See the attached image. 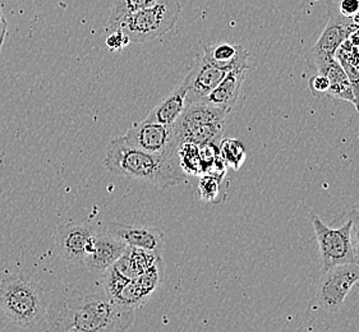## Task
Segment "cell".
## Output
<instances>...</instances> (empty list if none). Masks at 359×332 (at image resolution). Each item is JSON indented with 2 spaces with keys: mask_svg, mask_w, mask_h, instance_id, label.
<instances>
[{
  "mask_svg": "<svg viewBox=\"0 0 359 332\" xmlns=\"http://www.w3.org/2000/svg\"><path fill=\"white\" fill-rule=\"evenodd\" d=\"M46 316L54 332H128L135 322V311L105 293L62 298Z\"/></svg>",
  "mask_w": 359,
  "mask_h": 332,
  "instance_id": "cell-1",
  "label": "cell"
},
{
  "mask_svg": "<svg viewBox=\"0 0 359 332\" xmlns=\"http://www.w3.org/2000/svg\"><path fill=\"white\" fill-rule=\"evenodd\" d=\"M104 165L110 173L149 183L156 187H175L186 181L177 155H152L130 146L123 137L113 139L107 148Z\"/></svg>",
  "mask_w": 359,
  "mask_h": 332,
  "instance_id": "cell-2",
  "label": "cell"
},
{
  "mask_svg": "<svg viewBox=\"0 0 359 332\" xmlns=\"http://www.w3.org/2000/svg\"><path fill=\"white\" fill-rule=\"evenodd\" d=\"M43 290L27 277H7L0 284V311L13 325L29 328L48 314Z\"/></svg>",
  "mask_w": 359,
  "mask_h": 332,
  "instance_id": "cell-3",
  "label": "cell"
},
{
  "mask_svg": "<svg viewBox=\"0 0 359 332\" xmlns=\"http://www.w3.org/2000/svg\"><path fill=\"white\" fill-rule=\"evenodd\" d=\"M180 0H158L152 7L124 17L113 29H121L130 43H149L170 31L180 20Z\"/></svg>",
  "mask_w": 359,
  "mask_h": 332,
  "instance_id": "cell-4",
  "label": "cell"
},
{
  "mask_svg": "<svg viewBox=\"0 0 359 332\" xmlns=\"http://www.w3.org/2000/svg\"><path fill=\"white\" fill-rule=\"evenodd\" d=\"M312 226L316 235L318 253L323 272L337 266L355 263L353 256L352 220L349 219L341 228H330L320 217L312 216Z\"/></svg>",
  "mask_w": 359,
  "mask_h": 332,
  "instance_id": "cell-5",
  "label": "cell"
},
{
  "mask_svg": "<svg viewBox=\"0 0 359 332\" xmlns=\"http://www.w3.org/2000/svg\"><path fill=\"white\" fill-rule=\"evenodd\" d=\"M359 282V266L348 263L325 271L318 282L316 291L317 304L330 313L341 310L353 286Z\"/></svg>",
  "mask_w": 359,
  "mask_h": 332,
  "instance_id": "cell-6",
  "label": "cell"
},
{
  "mask_svg": "<svg viewBox=\"0 0 359 332\" xmlns=\"http://www.w3.org/2000/svg\"><path fill=\"white\" fill-rule=\"evenodd\" d=\"M123 138L130 146L152 155H175L172 148V125L144 120L130 125Z\"/></svg>",
  "mask_w": 359,
  "mask_h": 332,
  "instance_id": "cell-7",
  "label": "cell"
},
{
  "mask_svg": "<svg viewBox=\"0 0 359 332\" xmlns=\"http://www.w3.org/2000/svg\"><path fill=\"white\" fill-rule=\"evenodd\" d=\"M97 231V228L90 221L60 226L55 234L57 252L67 262L83 263Z\"/></svg>",
  "mask_w": 359,
  "mask_h": 332,
  "instance_id": "cell-8",
  "label": "cell"
},
{
  "mask_svg": "<svg viewBox=\"0 0 359 332\" xmlns=\"http://www.w3.org/2000/svg\"><path fill=\"white\" fill-rule=\"evenodd\" d=\"M358 29L353 18L341 15L339 8L331 9L329 6L327 25L316 45L307 54V59L335 58L339 48Z\"/></svg>",
  "mask_w": 359,
  "mask_h": 332,
  "instance_id": "cell-9",
  "label": "cell"
},
{
  "mask_svg": "<svg viewBox=\"0 0 359 332\" xmlns=\"http://www.w3.org/2000/svg\"><path fill=\"white\" fill-rule=\"evenodd\" d=\"M234 67L216 64L202 53L201 57L194 63L192 71L187 74L188 81H189L187 104L206 99L210 92H212L216 87L219 86V83L224 80V77Z\"/></svg>",
  "mask_w": 359,
  "mask_h": 332,
  "instance_id": "cell-10",
  "label": "cell"
},
{
  "mask_svg": "<svg viewBox=\"0 0 359 332\" xmlns=\"http://www.w3.org/2000/svg\"><path fill=\"white\" fill-rule=\"evenodd\" d=\"M104 230L127 247L161 254L164 249V233L158 228L142 225H127L110 221Z\"/></svg>",
  "mask_w": 359,
  "mask_h": 332,
  "instance_id": "cell-11",
  "label": "cell"
},
{
  "mask_svg": "<svg viewBox=\"0 0 359 332\" xmlns=\"http://www.w3.org/2000/svg\"><path fill=\"white\" fill-rule=\"evenodd\" d=\"M127 246L111 237L107 231H97L91 251L83 261L85 266L93 272H105L126 252Z\"/></svg>",
  "mask_w": 359,
  "mask_h": 332,
  "instance_id": "cell-12",
  "label": "cell"
},
{
  "mask_svg": "<svg viewBox=\"0 0 359 332\" xmlns=\"http://www.w3.org/2000/svg\"><path fill=\"white\" fill-rule=\"evenodd\" d=\"M317 73L323 74L330 82L329 95L334 99L354 104L352 85L341 64L335 58L307 59Z\"/></svg>",
  "mask_w": 359,
  "mask_h": 332,
  "instance_id": "cell-13",
  "label": "cell"
},
{
  "mask_svg": "<svg viewBox=\"0 0 359 332\" xmlns=\"http://www.w3.org/2000/svg\"><path fill=\"white\" fill-rule=\"evenodd\" d=\"M188 85L189 81L186 77L165 99H163L149 111L146 119L163 125H172L175 123L187 106Z\"/></svg>",
  "mask_w": 359,
  "mask_h": 332,
  "instance_id": "cell-14",
  "label": "cell"
},
{
  "mask_svg": "<svg viewBox=\"0 0 359 332\" xmlns=\"http://www.w3.org/2000/svg\"><path fill=\"white\" fill-rule=\"evenodd\" d=\"M247 69H248V60L238 63L224 77V80L219 83V86L216 87L212 92H210L208 97L203 100L231 111V109L234 108V105L237 104Z\"/></svg>",
  "mask_w": 359,
  "mask_h": 332,
  "instance_id": "cell-15",
  "label": "cell"
},
{
  "mask_svg": "<svg viewBox=\"0 0 359 332\" xmlns=\"http://www.w3.org/2000/svg\"><path fill=\"white\" fill-rule=\"evenodd\" d=\"M203 54L216 64L225 67H234L239 62L248 59V51L243 46L228 43L206 45L203 48Z\"/></svg>",
  "mask_w": 359,
  "mask_h": 332,
  "instance_id": "cell-16",
  "label": "cell"
},
{
  "mask_svg": "<svg viewBox=\"0 0 359 332\" xmlns=\"http://www.w3.org/2000/svg\"><path fill=\"white\" fill-rule=\"evenodd\" d=\"M158 1V0H115L111 13L109 17L107 31L114 29L124 17L133 15L146 8L152 7Z\"/></svg>",
  "mask_w": 359,
  "mask_h": 332,
  "instance_id": "cell-17",
  "label": "cell"
},
{
  "mask_svg": "<svg viewBox=\"0 0 359 332\" xmlns=\"http://www.w3.org/2000/svg\"><path fill=\"white\" fill-rule=\"evenodd\" d=\"M219 152L225 165L238 170L245 160V148L239 139L225 138L219 144Z\"/></svg>",
  "mask_w": 359,
  "mask_h": 332,
  "instance_id": "cell-18",
  "label": "cell"
},
{
  "mask_svg": "<svg viewBox=\"0 0 359 332\" xmlns=\"http://www.w3.org/2000/svg\"><path fill=\"white\" fill-rule=\"evenodd\" d=\"M224 175L219 174H205L198 183V193L206 202L220 203L217 197L222 195L224 200L226 195H220Z\"/></svg>",
  "mask_w": 359,
  "mask_h": 332,
  "instance_id": "cell-19",
  "label": "cell"
},
{
  "mask_svg": "<svg viewBox=\"0 0 359 332\" xmlns=\"http://www.w3.org/2000/svg\"><path fill=\"white\" fill-rule=\"evenodd\" d=\"M128 279L124 277L122 275L119 274L113 266L108 268L105 271V276H104V293L110 298L115 300L118 296L121 294L123 288L128 284Z\"/></svg>",
  "mask_w": 359,
  "mask_h": 332,
  "instance_id": "cell-20",
  "label": "cell"
},
{
  "mask_svg": "<svg viewBox=\"0 0 359 332\" xmlns=\"http://www.w3.org/2000/svg\"><path fill=\"white\" fill-rule=\"evenodd\" d=\"M309 88L313 97H317V99L326 97L329 95V90H330V82L323 74L317 73L309 78Z\"/></svg>",
  "mask_w": 359,
  "mask_h": 332,
  "instance_id": "cell-21",
  "label": "cell"
},
{
  "mask_svg": "<svg viewBox=\"0 0 359 332\" xmlns=\"http://www.w3.org/2000/svg\"><path fill=\"white\" fill-rule=\"evenodd\" d=\"M130 43V39L126 36L121 29H113L107 32L105 43L110 51L122 50L123 48H126Z\"/></svg>",
  "mask_w": 359,
  "mask_h": 332,
  "instance_id": "cell-22",
  "label": "cell"
},
{
  "mask_svg": "<svg viewBox=\"0 0 359 332\" xmlns=\"http://www.w3.org/2000/svg\"><path fill=\"white\" fill-rule=\"evenodd\" d=\"M348 217L352 220V248L353 256H354V262L359 266V209H352Z\"/></svg>",
  "mask_w": 359,
  "mask_h": 332,
  "instance_id": "cell-23",
  "label": "cell"
},
{
  "mask_svg": "<svg viewBox=\"0 0 359 332\" xmlns=\"http://www.w3.org/2000/svg\"><path fill=\"white\" fill-rule=\"evenodd\" d=\"M338 8L341 15L353 18L359 13V0H341Z\"/></svg>",
  "mask_w": 359,
  "mask_h": 332,
  "instance_id": "cell-24",
  "label": "cell"
},
{
  "mask_svg": "<svg viewBox=\"0 0 359 332\" xmlns=\"http://www.w3.org/2000/svg\"><path fill=\"white\" fill-rule=\"evenodd\" d=\"M6 35H7V21H6L4 15L1 12V8H0V48H1V45L4 43Z\"/></svg>",
  "mask_w": 359,
  "mask_h": 332,
  "instance_id": "cell-25",
  "label": "cell"
}]
</instances>
